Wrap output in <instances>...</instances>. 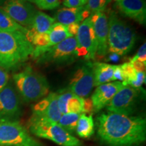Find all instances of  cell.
Wrapping results in <instances>:
<instances>
[{
  "label": "cell",
  "mask_w": 146,
  "mask_h": 146,
  "mask_svg": "<svg viewBox=\"0 0 146 146\" xmlns=\"http://www.w3.org/2000/svg\"><path fill=\"white\" fill-rule=\"evenodd\" d=\"M116 80L121 81H124V80H125L121 65L114 66V72H113V81H116Z\"/></svg>",
  "instance_id": "836d02e7"
},
{
  "label": "cell",
  "mask_w": 146,
  "mask_h": 146,
  "mask_svg": "<svg viewBox=\"0 0 146 146\" xmlns=\"http://www.w3.org/2000/svg\"><path fill=\"white\" fill-rule=\"evenodd\" d=\"M115 1H119V0H115Z\"/></svg>",
  "instance_id": "f35d334b"
},
{
  "label": "cell",
  "mask_w": 146,
  "mask_h": 146,
  "mask_svg": "<svg viewBox=\"0 0 146 146\" xmlns=\"http://www.w3.org/2000/svg\"><path fill=\"white\" fill-rule=\"evenodd\" d=\"M118 6L125 16L141 25L145 24L146 9L144 0H119Z\"/></svg>",
  "instance_id": "2e32d148"
},
{
  "label": "cell",
  "mask_w": 146,
  "mask_h": 146,
  "mask_svg": "<svg viewBox=\"0 0 146 146\" xmlns=\"http://www.w3.org/2000/svg\"><path fill=\"white\" fill-rule=\"evenodd\" d=\"M130 63L132 64V66L134 68L135 70L137 72H145V64H146L141 62L139 61V60L134 59V58H132L131 59Z\"/></svg>",
  "instance_id": "1f68e13d"
},
{
  "label": "cell",
  "mask_w": 146,
  "mask_h": 146,
  "mask_svg": "<svg viewBox=\"0 0 146 146\" xmlns=\"http://www.w3.org/2000/svg\"><path fill=\"white\" fill-rule=\"evenodd\" d=\"M0 31H21L26 35L29 29L22 27L0 9Z\"/></svg>",
  "instance_id": "603a6c76"
},
{
  "label": "cell",
  "mask_w": 146,
  "mask_h": 146,
  "mask_svg": "<svg viewBox=\"0 0 146 146\" xmlns=\"http://www.w3.org/2000/svg\"><path fill=\"white\" fill-rule=\"evenodd\" d=\"M138 97V89L124 85L107 106V110L110 112L131 116L135 110Z\"/></svg>",
  "instance_id": "9c48e42d"
},
{
  "label": "cell",
  "mask_w": 146,
  "mask_h": 146,
  "mask_svg": "<svg viewBox=\"0 0 146 146\" xmlns=\"http://www.w3.org/2000/svg\"><path fill=\"white\" fill-rule=\"evenodd\" d=\"M30 42L35 47H50V38L47 33H36L33 35L31 37Z\"/></svg>",
  "instance_id": "484cf974"
},
{
  "label": "cell",
  "mask_w": 146,
  "mask_h": 146,
  "mask_svg": "<svg viewBox=\"0 0 146 146\" xmlns=\"http://www.w3.org/2000/svg\"><path fill=\"white\" fill-rule=\"evenodd\" d=\"M115 65L106 63H95L93 66L94 72V85H100L113 81V72Z\"/></svg>",
  "instance_id": "ffe728a7"
},
{
  "label": "cell",
  "mask_w": 146,
  "mask_h": 146,
  "mask_svg": "<svg viewBox=\"0 0 146 146\" xmlns=\"http://www.w3.org/2000/svg\"><path fill=\"white\" fill-rule=\"evenodd\" d=\"M7 1H8V0H0V7L2 6Z\"/></svg>",
  "instance_id": "8d00e7d4"
},
{
  "label": "cell",
  "mask_w": 146,
  "mask_h": 146,
  "mask_svg": "<svg viewBox=\"0 0 146 146\" xmlns=\"http://www.w3.org/2000/svg\"><path fill=\"white\" fill-rule=\"evenodd\" d=\"M76 38V56L85 57L86 60H94L97 54L98 44L90 16L79 26Z\"/></svg>",
  "instance_id": "ba28073f"
},
{
  "label": "cell",
  "mask_w": 146,
  "mask_h": 146,
  "mask_svg": "<svg viewBox=\"0 0 146 146\" xmlns=\"http://www.w3.org/2000/svg\"><path fill=\"white\" fill-rule=\"evenodd\" d=\"M124 87L123 82L116 81L98 86L91 96L94 112H98L107 106L116 93Z\"/></svg>",
  "instance_id": "9a60e30c"
},
{
  "label": "cell",
  "mask_w": 146,
  "mask_h": 146,
  "mask_svg": "<svg viewBox=\"0 0 146 146\" xmlns=\"http://www.w3.org/2000/svg\"><path fill=\"white\" fill-rule=\"evenodd\" d=\"M23 1H28V2H32V0H23Z\"/></svg>",
  "instance_id": "74e56055"
},
{
  "label": "cell",
  "mask_w": 146,
  "mask_h": 146,
  "mask_svg": "<svg viewBox=\"0 0 146 146\" xmlns=\"http://www.w3.org/2000/svg\"><path fill=\"white\" fill-rule=\"evenodd\" d=\"M110 0H88L85 6L91 13L103 12Z\"/></svg>",
  "instance_id": "4316f807"
},
{
  "label": "cell",
  "mask_w": 146,
  "mask_h": 146,
  "mask_svg": "<svg viewBox=\"0 0 146 146\" xmlns=\"http://www.w3.org/2000/svg\"><path fill=\"white\" fill-rule=\"evenodd\" d=\"M134 59H136L141 62L145 63L146 62V43L145 42L141 45L139 50H138L137 53L135 56Z\"/></svg>",
  "instance_id": "4dcf8cb0"
},
{
  "label": "cell",
  "mask_w": 146,
  "mask_h": 146,
  "mask_svg": "<svg viewBox=\"0 0 146 146\" xmlns=\"http://www.w3.org/2000/svg\"><path fill=\"white\" fill-rule=\"evenodd\" d=\"M21 114L19 97L12 85H7L0 91V122L18 121Z\"/></svg>",
  "instance_id": "30bf717a"
},
{
  "label": "cell",
  "mask_w": 146,
  "mask_h": 146,
  "mask_svg": "<svg viewBox=\"0 0 146 146\" xmlns=\"http://www.w3.org/2000/svg\"><path fill=\"white\" fill-rule=\"evenodd\" d=\"M9 75L4 69L0 68V91H1L8 85Z\"/></svg>",
  "instance_id": "d6a6232c"
},
{
  "label": "cell",
  "mask_w": 146,
  "mask_h": 146,
  "mask_svg": "<svg viewBox=\"0 0 146 146\" xmlns=\"http://www.w3.org/2000/svg\"><path fill=\"white\" fill-rule=\"evenodd\" d=\"M76 36H70L53 46L35 47L31 56L40 64L63 62L76 56Z\"/></svg>",
  "instance_id": "8992f818"
},
{
  "label": "cell",
  "mask_w": 146,
  "mask_h": 146,
  "mask_svg": "<svg viewBox=\"0 0 146 146\" xmlns=\"http://www.w3.org/2000/svg\"><path fill=\"white\" fill-rule=\"evenodd\" d=\"M124 75V85H128L131 82L135 81L137 78V72L130 62H126L121 65Z\"/></svg>",
  "instance_id": "d4e9b609"
},
{
  "label": "cell",
  "mask_w": 146,
  "mask_h": 146,
  "mask_svg": "<svg viewBox=\"0 0 146 146\" xmlns=\"http://www.w3.org/2000/svg\"><path fill=\"white\" fill-rule=\"evenodd\" d=\"M145 82V72H137V78L135 81L131 82L128 85L139 89L142 86V85Z\"/></svg>",
  "instance_id": "f1b7e54d"
},
{
  "label": "cell",
  "mask_w": 146,
  "mask_h": 146,
  "mask_svg": "<svg viewBox=\"0 0 146 146\" xmlns=\"http://www.w3.org/2000/svg\"><path fill=\"white\" fill-rule=\"evenodd\" d=\"M0 146H43L18 121L0 122Z\"/></svg>",
  "instance_id": "52a82bcc"
},
{
  "label": "cell",
  "mask_w": 146,
  "mask_h": 146,
  "mask_svg": "<svg viewBox=\"0 0 146 146\" xmlns=\"http://www.w3.org/2000/svg\"><path fill=\"white\" fill-rule=\"evenodd\" d=\"M47 33L50 38V46L58 44L67 38L72 36L67 30V27L59 23L53 24Z\"/></svg>",
  "instance_id": "7402d4cb"
},
{
  "label": "cell",
  "mask_w": 146,
  "mask_h": 146,
  "mask_svg": "<svg viewBox=\"0 0 146 146\" xmlns=\"http://www.w3.org/2000/svg\"><path fill=\"white\" fill-rule=\"evenodd\" d=\"M94 85V72L91 66H83L78 68L71 79L69 91L81 98H86Z\"/></svg>",
  "instance_id": "4fadbf2b"
},
{
  "label": "cell",
  "mask_w": 146,
  "mask_h": 146,
  "mask_svg": "<svg viewBox=\"0 0 146 146\" xmlns=\"http://www.w3.org/2000/svg\"><path fill=\"white\" fill-rule=\"evenodd\" d=\"M83 102L84 98L76 96L69 90L58 94V107L62 114H83Z\"/></svg>",
  "instance_id": "ac0fdd59"
},
{
  "label": "cell",
  "mask_w": 146,
  "mask_h": 146,
  "mask_svg": "<svg viewBox=\"0 0 146 146\" xmlns=\"http://www.w3.org/2000/svg\"><path fill=\"white\" fill-rule=\"evenodd\" d=\"M54 18H52L43 12L36 11L32 24L29 29V32L27 34V39L30 41L31 37L33 35L36 33H48L49 31L54 24Z\"/></svg>",
  "instance_id": "d6986e66"
},
{
  "label": "cell",
  "mask_w": 146,
  "mask_h": 146,
  "mask_svg": "<svg viewBox=\"0 0 146 146\" xmlns=\"http://www.w3.org/2000/svg\"><path fill=\"white\" fill-rule=\"evenodd\" d=\"M91 15L90 11L83 6L78 8H63L58 10L54 19L58 23L68 26L72 23H79Z\"/></svg>",
  "instance_id": "e0dca14e"
},
{
  "label": "cell",
  "mask_w": 146,
  "mask_h": 146,
  "mask_svg": "<svg viewBox=\"0 0 146 146\" xmlns=\"http://www.w3.org/2000/svg\"><path fill=\"white\" fill-rule=\"evenodd\" d=\"M93 112H94V109L91 100L89 98L84 99L83 114H89Z\"/></svg>",
  "instance_id": "e575fe53"
},
{
  "label": "cell",
  "mask_w": 146,
  "mask_h": 146,
  "mask_svg": "<svg viewBox=\"0 0 146 146\" xmlns=\"http://www.w3.org/2000/svg\"><path fill=\"white\" fill-rule=\"evenodd\" d=\"M34 47L23 33L0 31V67L13 69L31 56Z\"/></svg>",
  "instance_id": "7a4b0ae2"
},
{
  "label": "cell",
  "mask_w": 146,
  "mask_h": 146,
  "mask_svg": "<svg viewBox=\"0 0 146 146\" xmlns=\"http://www.w3.org/2000/svg\"><path fill=\"white\" fill-rule=\"evenodd\" d=\"M75 131L80 137H91L94 133V121L92 115L87 116L86 114H81Z\"/></svg>",
  "instance_id": "44dd1931"
},
{
  "label": "cell",
  "mask_w": 146,
  "mask_h": 146,
  "mask_svg": "<svg viewBox=\"0 0 146 146\" xmlns=\"http://www.w3.org/2000/svg\"><path fill=\"white\" fill-rule=\"evenodd\" d=\"M108 22V47L110 52L118 56L128 54L135 43L136 36L134 31L114 12L110 13Z\"/></svg>",
  "instance_id": "277c9868"
},
{
  "label": "cell",
  "mask_w": 146,
  "mask_h": 146,
  "mask_svg": "<svg viewBox=\"0 0 146 146\" xmlns=\"http://www.w3.org/2000/svg\"><path fill=\"white\" fill-rule=\"evenodd\" d=\"M58 94L50 93L33 107L31 119L58 123L62 114L58 104Z\"/></svg>",
  "instance_id": "7c38bea8"
},
{
  "label": "cell",
  "mask_w": 146,
  "mask_h": 146,
  "mask_svg": "<svg viewBox=\"0 0 146 146\" xmlns=\"http://www.w3.org/2000/svg\"><path fill=\"white\" fill-rule=\"evenodd\" d=\"M30 132L37 137L46 139L60 146H80L81 141L69 133L58 123L31 118L29 123Z\"/></svg>",
  "instance_id": "5b68a950"
},
{
  "label": "cell",
  "mask_w": 146,
  "mask_h": 146,
  "mask_svg": "<svg viewBox=\"0 0 146 146\" xmlns=\"http://www.w3.org/2000/svg\"><path fill=\"white\" fill-rule=\"evenodd\" d=\"M17 90L27 103L37 101L48 94L50 85L46 78L30 66L13 75Z\"/></svg>",
  "instance_id": "3957f363"
},
{
  "label": "cell",
  "mask_w": 146,
  "mask_h": 146,
  "mask_svg": "<svg viewBox=\"0 0 146 146\" xmlns=\"http://www.w3.org/2000/svg\"><path fill=\"white\" fill-rule=\"evenodd\" d=\"M80 115L81 114H74V113L62 114L58 123L64 129L72 134L73 132L76 131V127L77 125L78 120L79 119Z\"/></svg>",
  "instance_id": "cb8c5ba5"
},
{
  "label": "cell",
  "mask_w": 146,
  "mask_h": 146,
  "mask_svg": "<svg viewBox=\"0 0 146 146\" xmlns=\"http://www.w3.org/2000/svg\"><path fill=\"white\" fill-rule=\"evenodd\" d=\"M98 136L107 146H139L146 140V120L110 112L97 118Z\"/></svg>",
  "instance_id": "6da1fadb"
},
{
  "label": "cell",
  "mask_w": 146,
  "mask_h": 146,
  "mask_svg": "<svg viewBox=\"0 0 146 146\" xmlns=\"http://www.w3.org/2000/svg\"><path fill=\"white\" fill-rule=\"evenodd\" d=\"M93 27L96 34L97 53L99 56H104L108 50V22L107 16L104 12H96L90 16Z\"/></svg>",
  "instance_id": "5bb4252c"
},
{
  "label": "cell",
  "mask_w": 146,
  "mask_h": 146,
  "mask_svg": "<svg viewBox=\"0 0 146 146\" xmlns=\"http://www.w3.org/2000/svg\"><path fill=\"white\" fill-rule=\"evenodd\" d=\"M0 9L22 27L27 29L31 25L36 10L30 2L23 0H8Z\"/></svg>",
  "instance_id": "8fae6325"
},
{
  "label": "cell",
  "mask_w": 146,
  "mask_h": 146,
  "mask_svg": "<svg viewBox=\"0 0 146 146\" xmlns=\"http://www.w3.org/2000/svg\"><path fill=\"white\" fill-rule=\"evenodd\" d=\"M79 23H72L68 25L67 30L72 36H76L77 35L78 29H79Z\"/></svg>",
  "instance_id": "d590c367"
},
{
  "label": "cell",
  "mask_w": 146,
  "mask_h": 146,
  "mask_svg": "<svg viewBox=\"0 0 146 146\" xmlns=\"http://www.w3.org/2000/svg\"><path fill=\"white\" fill-rule=\"evenodd\" d=\"M88 0H64V5L66 8H78L86 5Z\"/></svg>",
  "instance_id": "f546056e"
},
{
  "label": "cell",
  "mask_w": 146,
  "mask_h": 146,
  "mask_svg": "<svg viewBox=\"0 0 146 146\" xmlns=\"http://www.w3.org/2000/svg\"><path fill=\"white\" fill-rule=\"evenodd\" d=\"M31 3H35L41 10H53L60 5V0H32Z\"/></svg>",
  "instance_id": "83f0119b"
}]
</instances>
